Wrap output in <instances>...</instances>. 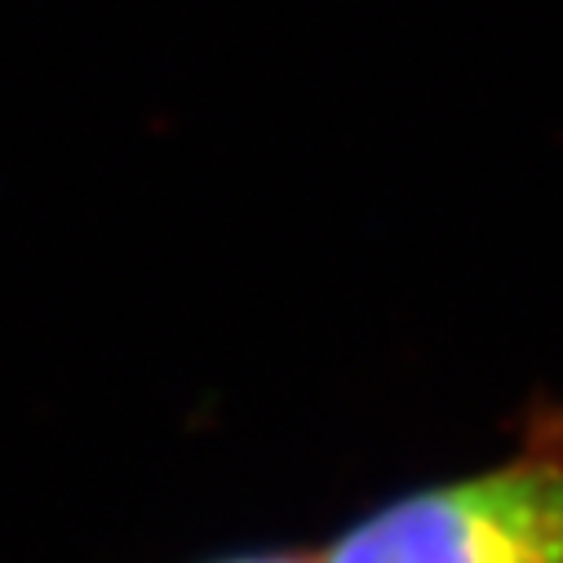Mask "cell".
Listing matches in <instances>:
<instances>
[{
	"mask_svg": "<svg viewBox=\"0 0 563 563\" xmlns=\"http://www.w3.org/2000/svg\"><path fill=\"white\" fill-rule=\"evenodd\" d=\"M320 563H563V453H523L404 493L342 528Z\"/></svg>",
	"mask_w": 563,
	"mask_h": 563,
	"instance_id": "cell-1",
	"label": "cell"
},
{
	"mask_svg": "<svg viewBox=\"0 0 563 563\" xmlns=\"http://www.w3.org/2000/svg\"><path fill=\"white\" fill-rule=\"evenodd\" d=\"M209 563H320L316 554L302 550H249V554H227V559H209Z\"/></svg>",
	"mask_w": 563,
	"mask_h": 563,
	"instance_id": "cell-2",
	"label": "cell"
}]
</instances>
